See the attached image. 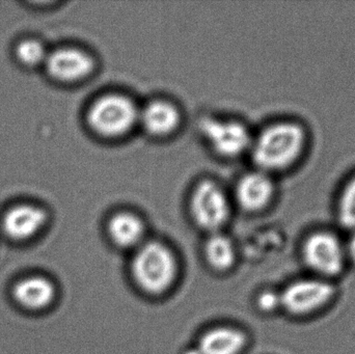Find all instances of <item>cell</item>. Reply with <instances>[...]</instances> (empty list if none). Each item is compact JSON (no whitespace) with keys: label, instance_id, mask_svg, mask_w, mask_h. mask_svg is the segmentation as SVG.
Masks as SVG:
<instances>
[{"label":"cell","instance_id":"obj_4","mask_svg":"<svg viewBox=\"0 0 355 354\" xmlns=\"http://www.w3.org/2000/svg\"><path fill=\"white\" fill-rule=\"evenodd\" d=\"M231 211L229 197L214 181L198 183L190 197V212L204 230L216 232L227 222Z\"/></svg>","mask_w":355,"mask_h":354},{"label":"cell","instance_id":"obj_16","mask_svg":"<svg viewBox=\"0 0 355 354\" xmlns=\"http://www.w3.org/2000/svg\"><path fill=\"white\" fill-rule=\"evenodd\" d=\"M48 51L43 42L33 37L21 39L15 46L14 54L17 62L27 69L44 67Z\"/></svg>","mask_w":355,"mask_h":354},{"label":"cell","instance_id":"obj_13","mask_svg":"<svg viewBox=\"0 0 355 354\" xmlns=\"http://www.w3.org/2000/svg\"><path fill=\"white\" fill-rule=\"evenodd\" d=\"M245 345V337L240 330L216 328L200 337L198 354H238Z\"/></svg>","mask_w":355,"mask_h":354},{"label":"cell","instance_id":"obj_1","mask_svg":"<svg viewBox=\"0 0 355 354\" xmlns=\"http://www.w3.org/2000/svg\"><path fill=\"white\" fill-rule=\"evenodd\" d=\"M306 143V131L300 123L281 121L265 127L250 145L252 160L260 170L287 168L300 155Z\"/></svg>","mask_w":355,"mask_h":354},{"label":"cell","instance_id":"obj_8","mask_svg":"<svg viewBox=\"0 0 355 354\" xmlns=\"http://www.w3.org/2000/svg\"><path fill=\"white\" fill-rule=\"evenodd\" d=\"M43 68L56 82L75 83L93 72L95 62L89 53L79 48L60 47L49 51Z\"/></svg>","mask_w":355,"mask_h":354},{"label":"cell","instance_id":"obj_19","mask_svg":"<svg viewBox=\"0 0 355 354\" xmlns=\"http://www.w3.org/2000/svg\"><path fill=\"white\" fill-rule=\"evenodd\" d=\"M346 255L349 256L350 259H352V261L354 262L355 265V233L352 235V238H350L349 243H348Z\"/></svg>","mask_w":355,"mask_h":354},{"label":"cell","instance_id":"obj_11","mask_svg":"<svg viewBox=\"0 0 355 354\" xmlns=\"http://www.w3.org/2000/svg\"><path fill=\"white\" fill-rule=\"evenodd\" d=\"M275 193L268 172L254 170L241 177L236 186V201L246 211H258L268 205Z\"/></svg>","mask_w":355,"mask_h":354},{"label":"cell","instance_id":"obj_14","mask_svg":"<svg viewBox=\"0 0 355 354\" xmlns=\"http://www.w3.org/2000/svg\"><path fill=\"white\" fill-rule=\"evenodd\" d=\"M145 227L139 216L130 212H119L108 222L110 239L120 247H133L143 240Z\"/></svg>","mask_w":355,"mask_h":354},{"label":"cell","instance_id":"obj_18","mask_svg":"<svg viewBox=\"0 0 355 354\" xmlns=\"http://www.w3.org/2000/svg\"><path fill=\"white\" fill-rule=\"evenodd\" d=\"M259 305H260L261 309L271 311L277 305H281V297H277L271 292L264 293L259 299Z\"/></svg>","mask_w":355,"mask_h":354},{"label":"cell","instance_id":"obj_15","mask_svg":"<svg viewBox=\"0 0 355 354\" xmlns=\"http://www.w3.org/2000/svg\"><path fill=\"white\" fill-rule=\"evenodd\" d=\"M205 253L210 265L218 270L227 269L235 262L233 243L221 234H214L210 237L207 241Z\"/></svg>","mask_w":355,"mask_h":354},{"label":"cell","instance_id":"obj_6","mask_svg":"<svg viewBox=\"0 0 355 354\" xmlns=\"http://www.w3.org/2000/svg\"><path fill=\"white\" fill-rule=\"evenodd\" d=\"M302 256L313 272L323 276H336L343 270L346 251L336 235L321 231L309 236Z\"/></svg>","mask_w":355,"mask_h":354},{"label":"cell","instance_id":"obj_17","mask_svg":"<svg viewBox=\"0 0 355 354\" xmlns=\"http://www.w3.org/2000/svg\"><path fill=\"white\" fill-rule=\"evenodd\" d=\"M338 218L344 228L355 231V175L340 195Z\"/></svg>","mask_w":355,"mask_h":354},{"label":"cell","instance_id":"obj_3","mask_svg":"<svg viewBox=\"0 0 355 354\" xmlns=\"http://www.w3.org/2000/svg\"><path fill=\"white\" fill-rule=\"evenodd\" d=\"M139 107L130 98L107 94L91 104L87 121L96 134L116 139L128 133L139 123Z\"/></svg>","mask_w":355,"mask_h":354},{"label":"cell","instance_id":"obj_7","mask_svg":"<svg viewBox=\"0 0 355 354\" xmlns=\"http://www.w3.org/2000/svg\"><path fill=\"white\" fill-rule=\"evenodd\" d=\"M335 292L334 287L324 281L302 280L292 283L279 297L286 311L304 316L324 307Z\"/></svg>","mask_w":355,"mask_h":354},{"label":"cell","instance_id":"obj_10","mask_svg":"<svg viewBox=\"0 0 355 354\" xmlns=\"http://www.w3.org/2000/svg\"><path fill=\"white\" fill-rule=\"evenodd\" d=\"M12 301L28 312L48 309L56 297L53 282L41 274H31L17 281L12 287Z\"/></svg>","mask_w":355,"mask_h":354},{"label":"cell","instance_id":"obj_9","mask_svg":"<svg viewBox=\"0 0 355 354\" xmlns=\"http://www.w3.org/2000/svg\"><path fill=\"white\" fill-rule=\"evenodd\" d=\"M47 222V211L41 206L20 203L6 210L0 227L4 236L10 240L27 242L42 232Z\"/></svg>","mask_w":355,"mask_h":354},{"label":"cell","instance_id":"obj_2","mask_svg":"<svg viewBox=\"0 0 355 354\" xmlns=\"http://www.w3.org/2000/svg\"><path fill=\"white\" fill-rule=\"evenodd\" d=\"M131 269L135 282L143 290L160 294L172 286L176 278V260L162 243H145L137 249Z\"/></svg>","mask_w":355,"mask_h":354},{"label":"cell","instance_id":"obj_12","mask_svg":"<svg viewBox=\"0 0 355 354\" xmlns=\"http://www.w3.org/2000/svg\"><path fill=\"white\" fill-rule=\"evenodd\" d=\"M181 121L179 109L166 100H154L139 109V123L149 134L162 137L176 131Z\"/></svg>","mask_w":355,"mask_h":354},{"label":"cell","instance_id":"obj_5","mask_svg":"<svg viewBox=\"0 0 355 354\" xmlns=\"http://www.w3.org/2000/svg\"><path fill=\"white\" fill-rule=\"evenodd\" d=\"M200 128L211 149L223 157H236L250 149L252 139L248 127L241 122L204 118L200 120Z\"/></svg>","mask_w":355,"mask_h":354}]
</instances>
